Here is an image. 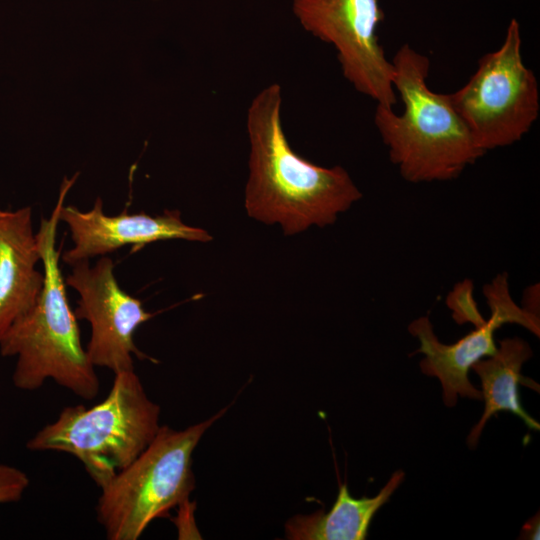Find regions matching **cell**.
<instances>
[{"label":"cell","instance_id":"1","mask_svg":"<svg viewBox=\"0 0 540 540\" xmlns=\"http://www.w3.org/2000/svg\"><path fill=\"white\" fill-rule=\"evenodd\" d=\"M277 83L256 94L247 111L249 177L244 206L253 219L279 224L285 235L333 224L362 194L341 166L322 167L289 145Z\"/></svg>","mask_w":540,"mask_h":540},{"label":"cell","instance_id":"2","mask_svg":"<svg viewBox=\"0 0 540 540\" xmlns=\"http://www.w3.org/2000/svg\"><path fill=\"white\" fill-rule=\"evenodd\" d=\"M76 178L64 179L50 217L41 219L36 241L44 267L43 287L34 305L0 336V354L17 357L12 375L16 388L33 391L52 379L78 397L92 400L100 382L81 343L59 266L61 249L56 248L60 209Z\"/></svg>","mask_w":540,"mask_h":540},{"label":"cell","instance_id":"3","mask_svg":"<svg viewBox=\"0 0 540 540\" xmlns=\"http://www.w3.org/2000/svg\"><path fill=\"white\" fill-rule=\"evenodd\" d=\"M393 85L404 109L377 104L374 124L388 148L391 162L408 182L449 181L481 158L467 126L454 109L449 93L427 84L429 58L402 45L393 60Z\"/></svg>","mask_w":540,"mask_h":540},{"label":"cell","instance_id":"4","mask_svg":"<svg viewBox=\"0 0 540 540\" xmlns=\"http://www.w3.org/2000/svg\"><path fill=\"white\" fill-rule=\"evenodd\" d=\"M159 417L160 407L149 399L135 371L120 372L102 402L65 407L26 447L73 455L102 488L149 445L160 428Z\"/></svg>","mask_w":540,"mask_h":540},{"label":"cell","instance_id":"5","mask_svg":"<svg viewBox=\"0 0 540 540\" xmlns=\"http://www.w3.org/2000/svg\"><path fill=\"white\" fill-rule=\"evenodd\" d=\"M227 410L174 430L160 426L149 445L101 489L96 514L109 540H136L156 518L188 502L194 489L192 454Z\"/></svg>","mask_w":540,"mask_h":540},{"label":"cell","instance_id":"6","mask_svg":"<svg viewBox=\"0 0 540 540\" xmlns=\"http://www.w3.org/2000/svg\"><path fill=\"white\" fill-rule=\"evenodd\" d=\"M520 25L511 19L500 47L478 60L450 101L483 152L520 141L539 116L536 76L522 58Z\"/></svg>","mask_w":540,"mask_h":540},{"label":"cell","instance_id":"7","mask_svg":"<svg viewBox=\"0 0 540 540\" xmlns=\"http://www.w3.org/2000/svg\"><path fill=\"white\" fill-rule=\"evenodd\" d=\"M292 11L307 32L335 48L344 78L359 93L393 108L394 69L378 40V0H292Z\"/></svg>","mask_w":540,"mask_h":540},{"label":"cell","instance_id":"8","mask_svg":"<svg viewBox=\"0 0 540 540\" xmlns=\"http://www.w3.org/2000/svg\"><path fill=\"white\" fill-rule=\"evenodd\" d=\"M65 283L80 295L74 310L76 318L90 323L86 353L94 367H104L116 374L134 370L133 356L156 362L134 342L137 328L154 314L119 286L110 257L102 256L94 266L89 260L76 262Z\"/></svg>","mask_w":540,"mask_h":540},{"label":"cell","instance_id":"9","mask_svg":"<svg viewBox=\"0 0 540 540\" xmlns=\"http://www.w3.org/2000/svg\"><path fill=\"white\" fill-rule=\"evenodd\" d=\"M483 293L490 318L453 344L439 341L427 316L413 320L408 326L410 334L420 342L415 353L424 355L420 369L425 375L440 381L443 402L447 407L455 406L458 396L482 400V393L471 384L468 372L476 362L496 352L494 333L502 325L518 324L540 336L538 314L516 304L510 294L506 272L486 284Z\"/></svg>","mask_w":540,"mask_h":540},{"label":"cell","instance_id":"10","mask_svg":"<svg viewBox=\"0 0 540 540\" xmlns=\"http://www.w3.org/2000/svg\"><path fill=\"white\" fill-rule=\"evenodd\" d=\"M59 220L71 234L73 246L62 254V260L72 266L82 260L105 256L127 245L138 248L172 239L208 242L212 236L204 229L187 225L177 210H165L159 215L144 212L115 216L106 215L101 198L93 207L81 211L73 205H62Z\"/></svg>","mask_w":540,"mask_h":540},{"label":"cell","instance_id":"11","mask_svg":"<svg viewBox=\"0 0 540 540\" xmlns=\"http://www.w3.org/2000/svg\"><path fill=\"white\" fill-rule=\"evenodd\" d=\"M39 261L31 208L0 209V336L36 302L44 282Z\"/></svg>","mask_w":540,"mask_h":540},{"label":"cell","instance_id":"12","mask_svg":"<svg viewBox=\"0 0 540 540\" xmlns=\"http://www.w3.org/2000/svg\"><path fill=\"white\" fill-rule=\"evenodd\" d=\"M533 355L530 345L519 337L499 342L496 352L476 362L471 369L479 376L482 386L484 412L471 429L467 444L474 449L488 420L500 411H508L520 418L529 430H540V424L523 408L518 386L524 385L536 392L539 384L521 374L523 364Z\"/></svg>","mask_w":540,"mask_h":540},{"label":"cell","instance_id":"13","mask_svg":"<svg viewBox=\"0 0 540 540\" xmlns=\"http://www.w3.org/2000/svg\"><path fill=\"white\" fill-rule=\"evenodd\" d=\"M402 470L394 472L374 497L356 499L341 484L337 499L328 512L296 515L287 521L285 534L292 540H364L376 512L404 480Z\"/></svg>","mask_w":540,"mask_h":540},{"label":"cell","instance_id":"14","mask_svg":"<svg viewBox=\"0 0 540 540\" xmlns=\"http://www.w3.org/2000/svg\"><path fill=\"white\" fill-rule=\"evenodd\" d=\"M446 305L459 325L470 323L479 327L486 322L474 298V284L470 279H464L453 287L446 296Z\"/></svg>","mask_w":540,"mask_h":540},{"label":"cell","instance_id":"15","mask_svg":"<svg viewBox=\"0 0 540 540\" xmlns=\"http://www.w3.org/2000/svg\"><path fill=\"white\" fill-rule=\"evenodd\" d=\"M29 483V477L24 471L0 463V505L19 501Z\"/></svg>","mask_w":540,"mask_h":540},{"label":"cell","instance_id":"16","mask_svg":"<svg viewBox=\"0 0 540 540\" xmlns=\"http://www.w3.org/2000/svg\"><path fill=\"white\" fill-rule=\"evenodd\" d=\"M539 512L535 514L533 517L528 519L526 523L521 528L520 535L518 539H529V540H535L539 539V528H540V518H539Z\"/></svg>","mask_w":540,"mask_h":540}]
</instances>
